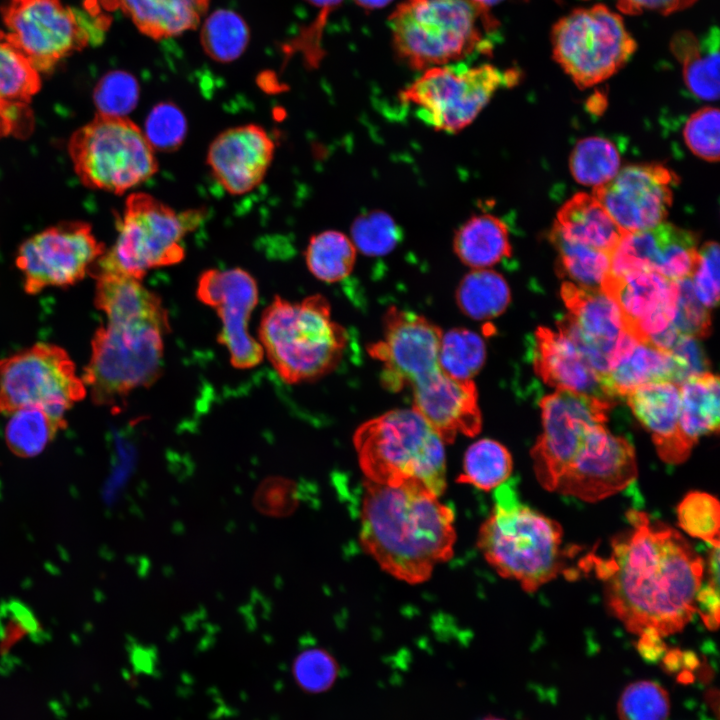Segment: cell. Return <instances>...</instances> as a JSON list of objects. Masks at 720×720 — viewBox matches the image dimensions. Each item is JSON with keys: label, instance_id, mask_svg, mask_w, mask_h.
<instances>
[{"label": "cell", "instance_id": "cell-14", "mask_svg": "<svg viewBox=\"0 0 720 720\" xmlns=\"http://www.w3.org/2000/svg\"><path fill=\"white\" fill-rule=\"evenodd\" d=\"M610 400L568 390H556L541 400L542 433L531 457L544 489L553 492L589 429L606 422Z\"/></svg>", "mask_w": 720, "mask_h": 720}, {"label": "cell", "instance_id": "cell-16", "mask_svg": "<svg viewBox=\"0 0 720 720\" xmlns=\"http://www.w3.org/2000/svg\"><path fill=\"white\" fill-rule=\"evenodd\" d=\"M561 297L570 314L558 320V331L602 377L621 362L638 341L626 331L617 304L601 290L564 282Z\"/></svg>", "mask_w": 720, "mask_h": 720}, {"label": "cell", "instance_id": "cell-27", "mask_svg": "<svg viewBox=\"0 0 720 720\" xmlns=\"http://www.w3.org/2000/svg\"><path fill=\"white\" fill-rule=\"evenodd\" d=\"M210 0H101L104 8L118 9L136 28L153 39H165L197 28Z\"/></svg>", "mask_w": 720, "mask_h": 720}, {"label": "cell", "instance_id": "cell-24", "mask_svg": "<svg viewBox=\"0 0 720 720\" xmlns=\"http://www.w3.org/2000/svg\"><path fill=\"white\" fill-rule=\"evenodd\" d=\"M412 390V409L444 443H452L458 434L473 437L480 432L482 417L473 380L455 379L440 370Z\"/></svg>", "mask_w": 720, "mask_h": 720}, {"label": "cell", "instance_id": "cell-56", "mask_svg": "<svg viewBox=\"0 0 720 720\" xmlns=\"http://www.w3.org/2000/svg\"><path fill=\"white\" fill-rule=\"evenodd\" d=\"M697 0H617L616 5L626 14H640L653 11L668 15L693 5Z\"/></svg>", "mask_w": 720, "mask_h": 720}, {"label": "cell", "instance_id": "cell-44", "mask_svg": "<svg viewBox=\"0 0 720 720\" xmlns=\"http://www.w3.org/2000/svg\"><path fill=\"white\" fill-rule=\"evenodd\" d=\"M678 524L689 536L719 547L720 507L717 498L700 491L689 492L677 507Z\"/></svg>", "mask_w": 720, "mask_h": 720}, {"label": "cell", "instance_id": "cell-2", "mask_svg": "<svg viewBox=\"0 0 720 720\" xmlns=\"http://www.w3.org/2000/svg\"><path fill=\"white\" fill-rule=\"evenodd\" d=\"M423 484L365 482L360 543L389 575L409 584L427 581L454 553L453 510Z\"/></svg>", "mask_w": 720, "mask_h": 720}, {"label": "cell", "instance_id": "cell-5", "mask_svg": "<svg viewBox=\"0 0 720 720\" xmlns=\"http://www.w3.org/2000/svg\"><path fill=\"white\" fill-rule=\"evenodd\" d=\"M259 339L276 372L285 382L295 384L333 371L348 337L332 320L327 299L311 295L295 303L276 296L262 314Z\"/></svg>", "mask_w": 720, "mask_h": 720}, {"label": "cell", "instance_id": "cell-61", "mask_svg": "<svg viewBox=\"0 0 720 720\" xmlns=\"http://www.w3.org/2000/svg\"><path fill=\"white\" fill-rule=\"evenodd\" d=\"M480 720H504V719H501V718H498V717H494V716H487V717H484V718H482V719H480Z\"/></svg>", "mask_w": 720, "mask_h": 720}, {"label": "cell", "instance_id": "cell-28", "mask_svg": "<svg viewBox=\"0 0 720 720\" xmlns=\"http://www.w3.org/2000/svg\"><path fill=\"white\" fill-rule=\"evenodd\" d=\"M554 225L564 237L611 256L624 235L599 201L586 193L570 198Z\"/></svg>", "mask_w": 720, "mask_h": 720}, {"label": "cell", "instance_id": "cell-47", "mask_svg": "<svg viewBox=\"0 0 720 720\" xmlns=\"http://www.w3.org/2000/svg\"><path fill=\"white\" fill-rule=\"evenodd\" d=\"M296 685L306 693L319 694L335 683L339 666L335 658L323 648H308L300 652L292 664Z\"/></svg>", "mask_w": 720, "mask_h": 720}, {"label": "cell", "instance_id": "cell-11", "mask_svg": "<svg viewBox=\"0 0 720 720\" xmlns=\"http://www.w3.org/2000/svg\"><path fill=\"white\" fill-rule=\"evenodd\" d=\"M551 43L553 58L580 88L611 77L636 50L622 17L603 4L560 18L552 28Z\"/></svg>", "mask_w": 720, "mask_h": 720}, {"label": "cell", "instance_id": "cell-49", "mask_svg": "<svg viewBox=\"0 0 720 720\" xmlns=\"http://www.w3.org/2000/svg\"><path fill=\"white\" fill-rule=\"evenodd\" d=\"M677 283V301L672 327L679 335L702 338L710 333L711 316L706 308L695 296L691 278H685Z\"/></svg>", "mask_w": 720, "mask_h": 720}, {"label": "cell", "instance_id": "cell-59", "mask_svg": "<svg viewBox=\"0 0 720 720\" xmlns=\"http://www.w3.org/2000/svg\"><path fill=\"white\" fill-rule=\"evenodd\" d=\"M365 10L380 9L387 6L392 0H353Z\"/></svg>", "mask_w": 720, "mask_h": 720}, {"label": "cell", "instance_id": "cell-9", "mask_svg": "<svg viewBox=\"0 0 720 720\" xmlns=\"http://www.w3.org/2000/svg\"><path fill=\"white\" fill-rule=\"evenodd\" d=\"M68 151L85 186L116 194L145 182L158 170L144 133L126 117L97 113L73 133Z\"/></svg>", "mask_w": 720, "mask_h": 720}, {"label": "cell", "instance_id": "cell-40", "mask_svg": "<svg viewBox=\"0 0 720 720\" xmlns=\"http://www.w3.org/2000/svg\"><path fill=\"white\" fill-rule=\"evenodd\" d=\"M620 156L614 144L603 137H587L574 147L569 168L574 179L586 186H600L619 171Z\"/></svg>", "mask_w": 720, "mask_h": 720}, {"label": "cell", "instance_id": "cell-10", "mask_svg": "<svg viewBox=\"0 0 720 720\" xmlns=\"http://www.w3.org/2000/svg\"><path fill=\"white\" fill-rule=\"evenodd\" d=\"M518 80L514 69L457 62L422 71L401 91L400 99L414 106L416 116L435 130L457 133L472 123L497 90Z\"/></svg>", "mask_w": 720, "mask_h": 720}, {"label": "cell", "instance_id": "cell-1", "mask_svg": "<svg viewBox=\"0 0 720 720\" xmlns=\"http://www.w3.org/2000/svg\"><path fill=\"white\" fill-rule=\"evenodd\" d=\"M630 529L615 537L607 558L589 553L580 568L603 581L610 611L636 635L680 632L696 613L704 561L676 529L645 513H626Z\"/></svg>", "mask_w": 720, "mask_h": 720}, {"label": "cell", "instance_id": "cell-33", "mask_svg": "<svg viewBox=\"0 0 720 720\" xmlns=\"http://www.w3.org/2000/svg\"><path fill=\"white\" fill-rule=\"evenodd\" d=\"M679 422L685 437L698 439L719 429V379L707 372L679 384Z\"/></svg>", "mask_w": 720, "mask_h": 720}, {"label": "cell", "instance_id": "cell-31", "mask_svg": "<svg viewBox=\"0 0 720 720\" xmlns=\"http://www.w3.org/2000/svg\"><path fill=\"white\" fill-rule=\"evenodd\" d=\"M661 381L676 383V365L667 351L642 342H636L626 357L601 377L609 399L625 397L641 385Z\"/></svg>", "mask_w": 720, "mask_h": 720}, {"label": "cell", "instance_id": "cell-57", "mask_svg": "<svg viewBox=\"0 0 720 720\" xmlns=\"http://www.w3.org/2000/svg\"><path fill=\"white\" fill-rule=\"evenodd\" d=\"M718 590V586L708 583L700 587L696 596V612L710 630L717 629L719 624Z\"/></svg>", "mask_w": 720, "mask_h": 720}, {"label": "cell", "instance_id": "cell-22", "mask_svg": "<svg viewBox=\"0 0 720 720\" xmlns=\"http://www.w3.org/2000/svg\"><path fill=\"white\" fill-rule=\"evenodd\" d=\"M600 290L617 304L626 331L638 342L650 343L672 323L677 283L652 271L608 274Z\"/></svg>", "mask_w": 720, "mask_h": 720}, {"label": "cell", "instance_id": "cell-46", "mask_svg": "<svg viewBox=\"0 0 720 720\" xmlns=\"http://www.w3.org/2000/svg\"><path fill=\"white\" fill-rule=\"evenodd\" d=\"M93 98L99 114L125 117L138 103V81L129 72L110 71L96 84Z\"/></svg>", "mask_w": 720, "mask_h": 720}, {"label": "cell", "instance_id": "cell-58", "mask_svg": "<svg viewBox=\"0 0 720 720\" xmlns=\"http://www.w3.org/2000/svg\"><path fill=\"white\" fill-rule=\"evenodd\" d=\"M637 648L640 654L649 661L658 660L665 652L662 637L651 632L639 635Z\"/></svg>", "mask_w": 720, "mask_h": 720}, {"label": "cell", "instance_id": "cell-30", "mask_svg": "<svg viewBox=\"0 0 720 720\" xmlns=\"http://www.w3.org/2000/svg\"><path fill=\"white\" fill-rule=\"evenodd\" d=\"M671 51L682 64L687 88L696 97L714 101L719 96V31L713 27L702 39L689 31L676 33Z\"/></svg>", "mask_w": 720, "mask_h": 720}, {"label": "cell", "instance_id": "cell-41", "mask_svg": "<svg viewBox=\"0 0 720 720\" xmlns=\"http://www.w3.org/2000/svg\"><path fill=\"white\" fill-rule=\"evenodd\" d=\"M486 346L482 337L467 328H453L442 334L438 361L452 378L472 380L483 367Z\"/></svg>", "mask_w": 720, "mask_h": 720}, {"label": "cell", "instance_id": "cell-19", "mask_svg": "<svg viewBox=\"0 0 720 720\" xmlns=\"http://www.w3.org/2000/svg\"><path fill=\"white\" fill-rule=\"evenodd\" d=\"M677 182V176L662 165H630L595 187L593 196L626 234L664 222Z\"/></svg>", "mask_w": 720, "mask_h": 720}, {"label": "cell", "instance_id": "cell-48", "mask_svg": "<svg viewBox=\"0 0 720 720\" xmlns=\"http://www.w3.org/2000/svg\"><path fill=\"white\" fill-rule=\"evenodd\" d=\"M186 132L185 116L171 102L155 105L146 118L144 135L154 151H175L182 145Z\"/></svg>", "mask_w": 720, "mask_h": 720}, {"label": "cell", "instance_id": "cell-36", "mask_svg": "<svg viewBox=\"0 0 720 720\" xmlns=\"http://www.w3.org/2000/svg\"><path fill=\"white\" fill-rule=\"evenodd\" d=\"M356 248L340 231L327 230L313 235L305 250L309 271L319 280L335 283L346 278L356 260Z\"/></svg>", "mask_w": 720, "mask_h": 720}, {"label": "cell", "instance_id": "cell-45", "mask_svg": "<svg viewBox=\"0 0 720 720\" xmlns=\"http://www.w3.org/2000/svg\"><path fill=\"white\" fill-rule=\"evenodd\" d=\"M670 713L668 692L657 682L630 683L617 704L619 720H667Z\"/></svg>", "mask_w": 720, "mask_h": 720}, {"label": "cell", "instance_id": "cell-4", "mask_svg": "<svg viewBox=\"0 0 720 720\" xmlns=\"http://www.w3.org/2000/svg\"><path fill=\"white\" fill-rule=\"evenodd\" d=\"M389 27L396 55L424 71L491 50L486 35L497 22L489 10L468 0H403L391 13Z\"/></svg>", "mask_w": 720, "mask_h": 720}, {"label": "cell", "instance_id": "cell-53", "mask_svg": "<svg viewBox=\"0 0 720 720\" xmlns=\"http://www.w3.org/2000/svg\"><path fill=\"white\" fill-rule=\"evenodd\" d=\"M676 365V383L709 372V361L695 337L678 335L667 351Z\"/></svg>", "mask_w": 720, "mask_h": 720}, {"label": "cell", "instance_id": "cell-12", "mask_svg": "<svg viewBox=\"0 0 720 720\" xmlns=\"http://www.w3.org/2000/svg\"><path fill=\"white\" fill-rule=\"evenodd\" d=\"M86 392L73 361L59 346L37 343L0 360V414L40 408L65 420Z\"/></svg>", "mask_w": 720, "mask_h": 720}, {"label": "cell", "instance_id": "cell-26", "mask_svg": "<svg viewBox=\"0 0 720 720\" xmlns=\"http://www.w3.org/2000/svg\"><path fill=\"white\" fill-rule=\"evenodd\" d=\"M532 361L537 375L556 390L607 398L600 374L559 331L537 328L532 342Z\"/></svg>", "mask_w": 720, "mask_h": 720}, {"label": "cell", "instance_id": "cell-54", "mask_svg": "<svg viewBox=\"0 0 720 720\" xmlns=\"http://www.w3.org/2000/svg\"><path fill=\"white\" fill-rule=\"evenodd\" d=\"M256 505L265 513L288 514L296 505L294 483L279 478L264 481L256 493Z\"/></svg>", "mask_w": 720, "mask_h": 720}, {"label": "cell", "instance_id": "cell-3", "mask_svg": "<svg viewBox=\"0 0 720 720\" xmlns=\"http://www.w3.org/2000/svg\"><path fill=\"white\" fill-rule=\"evenodd\" d=\"M562 541L558 522L521 503L515 489L502 484L480 526L477 546L501 577L533 593L565 573L568 553Z\"/></svg>", "mask_w": 720, "mask_h": 720}, {"label": "cell", "instance_id": "cell-6", "mask_svg": "<svg viewBox=\"0 0 720 720\" xmlns=\"http://www.w3.org/2000/svg\"><path fill=\"white\" fill-rule=\"evenodd\" d=\"M367 481L418 482L440 496L446 488L444 442L413 409H394L361 424L353 435Z\"/></svg>", "mask_w": 720, "mask_h": 720}, {"label": "cell", "instance_id": "cell-17", "mask_svg": "<svg viewBox=\"0 0 720 720\" xmlns=\"http://www.w3.org/2000/svg\"><path fill=\"white\" fill-rule=\"evenodd\" d=\"M383 338L368 346L382 365L381 382L392 392L415 385L439 372L441 329L425 317L389 307L384 314Z\"/></svg>", "mask_w": 720, "mask_h": 720}, {"label": "cell", "instance_id": "cell-42", "mask_svg": "<svg viewBox=\"0 0 720 720\" xmlns=\"http://www.w3.org/2000/svg\"><path fill=\"white\" fill-rule=\"evenodd\" d=\"M40 85L39 72L0 38V97L8 102L29 105Z\"/></svg>", "mask_w": 720, "mask_h": 720}, {"label": "cell", "instance_id": "cell-34", "mask_svg": "<svg viewBox=\"0 0 720 720\" xmlns=\"http://www.w3.org/2000/svg\"><path fill=\"white\" fill-rule=\"evenodd\" d=\"M510 300V289L504 277L489 269H472L463 277L456 290V302L460 310L478 321L499 316Z\"/></svg>", "mask_w": 720, "mask_h": 720}, {"label": "cell", "instance_id": "cell-52", "mask_svg": "<svg viewBox=\"0 0 720 720\" xmlns=\"http://www.w3.org/2000/svg\"><path fill=\"white\" fill-rule=\"evenodd\" d=\"M698 253V261L690 277L693 291L697 299L711 309L719 300V246L709 241Z\"/></svg>", "mask_w": 720, "mask_h": 720}, {"label": "cell", "instance_id": "cell-55", "mask_svg": "<svg viewBox=\"0 0 720 720\" xmlns=\"http://www.w3.org/2000/svg\"><path fill=\"white\" fill-rule=\"evenodd\" d=\"M33 127V115L28 104L8 102L0 97V136H28Z\"/></svg>", "mask_w": 720, "mask_h": 720}, {"label": "cell", "instance_id": "cell-29", "mask_svg": "<svg viewBox=\"0 0 720 720\" xmlns=\"http://www.w3.org/2000/svg\"><path fill=\"white\" fill-rule=\"evenodd\" d=\"M95 279V305L105 313L108 322L137 319L169 322L160 297L140 280L115 274H102Z\"/></svg>", "mask_w": 720, "mask_h": 720}, {"label": "cell", "instance_id": "cell-35", "mask_svg": "<svg viewBox=\"0 0 720 720\" xmlns=\"http://www.w3.org/2000/svg\"><path fill=\"white\" fill-rule=\"evenodd\" d=\"M200 43L205 53L220 63L239 58L246 50L250 32L246 21L237 12L220 8L202 19Z\"/></svg>", "mask_w": 720, "mask_h": 720}, {"label": "cell", "instance_id": "cell-18", "mask_svg": "<svg viewBox=\"0 0 720 720\" xmlns=\"http://www.w3.org/2000/svg\"><path fill=\"white\" fill-rule=\"evenodd\" d=\"M637 474L631 442L612 434L604 424H597L586 433L553 492L598 502L627 488Z\"/></svg>", "mask_w": 720, "mask_h": 720}, {"label": "cell", "instance_id": "cell-8", "mask_svg": "<svg viewBox=\"0 0 720 720\" xmlns=\"http://www.w3.org/2000/svg\"><path fill=\"white\" fill-rule=\"evenodd\" d=\"M199 210L177 214L146 193H133L118 221V237L113 247L91 265L95 278L102 274L128 276L140 280L153 268L176 264L184 258V235L200 221Z\"/></svg>", "mask_w": 720, "mask_h": 720}, {"label": "cell", "instance_id": "cell-39", "mask_svg": "<svg viewBox=\"0 0 720 720\" xmlns=\"http://www.w3.org/2000/svg\"><path fill=\"white\" fill-rule=\"evenodd\" d=\"M550 239L559 253L562 269L575 284L600 290L610 272L611 255L564 237L555 225Z\"/></svg>", "mask_w": 720, "mask_h": 720}, {"label": "cell", "instance_id": "cell-51", "mask_svg": "<svg viewBox=\"0 0 720 720\" xmlns=\"http://www.w3.org/2000/svg\"><path fill=\"white\" fill-rule=\"evenodd\" d=\"M43 629L33 611L18 600L0 603V641L1 652H8L12 646L25 636L41 639Z\"/></svg>", "mask_w": 720, "mask_h": 720}, {"label": "cell", "instance_id": "cell-15", "mask_svg": "<svg viewBox=\"0 0 720 720\" xmlns=\"http://www.w3.org/2000/svg\"><path fill=\"white\" fill-rule=\"evenodd\" d=\"M104 252V244L88 223L63 222L23 242L16 265L24 276L26 293L37 294L47 287H66L83 279Z\"/></svg>", "mask_w": 720, "mask_h": 720}, {"label": "cell", "instance_id": "cell-23", "mask_svg": "<svg viewBox=\"0 0 720 720\" xmlns=\"http://www.w3.org/2000/svg\"><path fill=\"white\" fill-rule=\"evenodd\" d=\"M275 144L256 124L229 128L210 144L207 163L219 184L230 194L253 190L264 179L274 155Z\"/></svg>", "mask_w": 720, "mask_h": 720}, {"label": "cell", "instance_id": "cell-21", "mask_svg": "<svg viewBox=\"0 0 720 720\" xmlns=\"http://www.w3.org/2000/svg\"><path fill=\"white\" fill-rule=\"evenodd\" d=\"M699 253L696 235L662 222L651 228L626 233L611 256L610 274L652 271L679 281L691 277Z\"/></svg>", "mask_w": 720, "mask_h": 720}, {"label": "cell", "instance_id": "cell-25", "mask_svg": "<svg viewBox=\"0 0 720 720\" xmlns=\"http://www.w3.org/2000/svg\"><path fill=\"white\" fill-rule=\"evenodd\" d=\"M640 423L651 433L660 458L680 464L694 446L683 434L679 422V385L671 381L641 385L625 396Z\"/></svg>", "mask_w": 720, "mask_h": 720}, {"label": "cell", "instance_id": "cell-60", "mask_svg": "<svg viewBox=\"0 0 720 720\" xmlns=\"http://www.w3.org/2000/svg\"><path fill=\"white\" fill-rule=\"evenodd\" d=\"M468 1L480 8L489 10L492 6L500 3L503 0H468Z\"/></svg>", "mask_w": 720, "mask_h": 720}, {"label": "cell", "instance_id": "cell-43", "mask_svg": "<svg viewBox=\"0 0 720 720\" xmlns=\"http://www.w3.org/2000/svg\"><path fill=\"white\" fill-rule=\"evenodd\" d=\"M395 220L382 210H372L355 218L351 225V241L366 256H384L401 239Z\"/></svg>", "mask_w": 720, "mask_h": 720}, {"label": "cell", "instance_id": "cell-37", "mask_svg": "<svg viewBox=\"0 0 720 720\" xmlns=\"http://www.w3.org/2000/svg\"><path fill=\"white\" fill-rule=\"evenodd\" d=\"M512 469V457L507 448L496 440L483 438L466 450L457 481L490 491L504 484Z\"/></svg>", "mask_w": 720, "mask_h": 720}, {"label": "cell", "instance_id": "cell-38", "mask_svg": "<svg viewBox=\"0 0 720 720\" xmlns=\"http://www.w3.org/2000/svg\"><path fill=\"white\" fill-rule=\"evenodd\" d=\"M5 428V440L16 456L28 458L40 454L67 425L40 408H23L13 413Z\"/></svg>", "mask_w": 720, "mask_h": 720}, {"label": "cell", "instance_id": "cell-7", "mask_svg": "<svg viewBox=\"0 0 720 720\" xmlns=\"http://www.w3.org/2000/svg\"><path fill=\"white\" fill-rule=\"evenodd\" d=\"M169 331V322L147 319L107 321L99 327L82 378L93 402L119 407L134 389L153 384L162 369L163 335Z\"/></svg>", "mask_w": 720, "mask_h": 720}, {"label": "cell", "instance_id": "cell-20", "mask_svg": "<svg viewBox=\"0 0 720 720\" xmlns=\"http://www.w3.org/2000/svg\"><path fill=\"white\" fill-rule=\"evenodd\" d=\"M197 296L220 317L218 341L227 348L232 365L239 369L258 365L264 351L248 332L250 315L258 301L254 278L241 268L209 269L200 275Z\"/></svg>", "mask_w": 720, "mask_h": 720}, {"label": "cell", "instance_id": "cell-50", "mask_svg": "<svg viewBox=\"0 0 720 720\" xmlns=\"http://www.w3.org/2000/svg\"><path fill=\"white\" fill-rule=\"evenodd\" d=\"M683 135L688 148L709 162L719 160V110L704 107L687 120Z\"/></svg>", "mask_w": 720, "mask_h": 720}, {"label": "cell", "instance_id": "cell-32", "mask_svg": "<svg viewBox=\"0 0 720 720\" xmlns=\"http://www.w3.org/2000/svg\"><path fill=\"white\" fill-rule=\"evenodd\" d=\"M453 249L459 260L472 269H488L511 256L506 225L491 214L469 218L455 233Z\"/></svg>", "mask_w": 720, "mask_h": 720}, {"label": "cell", "instance_id": "cell-13", "mask_svg": "<svg viewBox=\"0 0 720 720\" xmlns=\"http://www.w3.org/2000/svg\"><path fill=\"white\" fill-rule=\"evenodd\" d=\"M1 14L6 32H0V38L38 72H51L91 41L86 22L61 0H6Z\"/></svg>", "mask_w": 720, "mask_h": 720}]
</instances>
